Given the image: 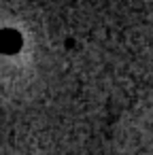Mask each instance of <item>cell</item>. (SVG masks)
Masks as SVG:
<instances>
[{"mask_svg":"<svg viewBox=\"0 0 153 155\" xmlns=\"http://www.w3.org/2000/svg\"><path fill=\"white\" fill-rule=\"evenodd\" d=\"M22 47V36L15 30H2L0 32V51L2 53H15Z\"/></svg>","mask_w":153,"mask_h":155,"instance_id":"obj_1","label":"cell"}]
</instances>
